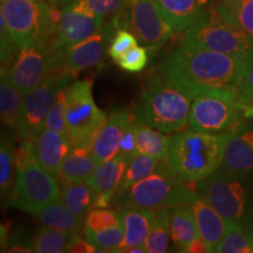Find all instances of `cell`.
Here are the masks:
<instances>
[{"label": "cell", "instance_id": "6da1fadb", "mask_svg": "<svg viewBox=\"0 0 253 253\" xmlns=\"http://www.w3.org/2000/svg\"><path fill=\"white\" fill-rule=\"evenodd\" d=\"M253 65V53L229 54L183 42L158 67V73L192 94L225 91L237 95Z\"/></svg>", "mask_w": 253, "mask_h": 253}, {"label": "cell", "instance_id": "7a4b0ae2", "mask_svg": "<svg viewBox=\"0 0 253 253\" xmlns=\"http://www.w3.org/2000/svg\"><path fill=\"white\" fill-rule=\"evenodd\" d=\"M229 136L230 131L214 134L194 129L176 132L168 163L183 181L196 184L220 169Z\"/></svg>", "mask_w": 253, "mask_h": 253}, {"label": "cell", "instance_id": "3957f363", "mask_svg": "<svg viewBox=\"0 0 253 253\" xmlns=\"http://www.w3.org/2000/svg\"><path fill=\"white\" fill-rule=\"evenodd\" d=\"M195 95L185 88L155 75L145 84L140 100L135 106L138 121L158 130L176 132L189 123V113Z\"/></svg>", "mask_w": 253, "mask_h": 253}, {"label": "cell", "instance_id": "277c9868", "mask_svg": "<svg viewBox=\"0 0 253 253\" xmlns=\"http://www.w3.org/2000/svg\"><path fill=\"white\" fill-rule=\"evenodd\" d=\"M192 189L162 161L153 173L125 191L114 195L112 204L116 207H135L156 211L185 203Z\"/></svg>", "mask_w": 253, "mask_h": 253}, {"label": "cell", "instance_id": "5b68a950", "mask_svg": "<svg viewBox=\"0 0 253 253\" xmlns=\"http://www.w3.org/2000/svg\"><path fill=\"white\" fill-rule=\"evenodd\" d=\"M251 179L218 169L195 185L196 191L203 196L227 221L248 229L253 216Z\"/></svg>", "mask_w": 253, "mask_h": 253}, {"label": "cell", "instance_id": "8992f818", "mask_svg": "<svg viewBox=\"0 0 253 253\" xmlns=\"http://www.w3.org/2000/svg\"><path fill=\"white\" fill-rule=\"evenodd\" d=\"M1 17L19 48L50 40L61 18L62 8L42 0H0Z\"/></svg>", "mask_w": 253, "mask_h": 253}, {"label": "cell", "instance_id": "52a82bcc", "mask_svg": "<svg viewBox=\"0 0 253 253\" xmlns=\"http://www.w3.org/2000/svg\"><path fill=\"white\" fill-rule=\"evenodd\" d=\"M183 42L229 54L253 53L252 38L227 21L214 5L186 28Z\"/></svg>", "mask_w": 253, "mask_h": 253}, {"label": "cell", "instance_id": "ba28073f", "mask_svg": "<svg viewBox=\"0 0 253 253\" xmlns=\"http://www.w3.org/2000/svg\"><path fill=\"white\" fill-rule=\"evenodd\" d=\"M107 115L93 99V81L78 80L67 87V131L73 148L90 147Z\"/></svg>", "mask_w": 253, "mask_h": 253}, {"label": "cell", "instance_id": "9c48e42d", "mask_svg": "<svg viewBox=\"0 0 253 253\" xmlns=\"http://www.w3.org/2000/svg\"><path fill=\"white\" fill-rule=\"evenodd\" d=\"M243 107L237 95L225 91H203L196 95L189 113V126L194 130L225 132L242 123Z\"/></svg>", "mask_w": 253, "mask_h": 253}, {"label": "cell", "instance_id": "30bf717a", "mask_svg": "<svg viewBox=\"0 0 253 253\" xmlns=\"http://www.w3.org/2000/svg\"><path fill=\"white\" fill-rule=\"evenodd\" d=\"M115 21L119 28L130 31L148 50L161 48L175 32L163 17L157 0H128Z\"/></svg>", "mask_w": 253, "mask_h": 253}, {"label": "cell", "instance_id": "8fae6325", "mask_svg": "<svg viewBox=\"0 0 253 253\" xmlns=\"http://www.w3.org/2000/svg\"><path fill=\"white\" fill-rule=\"evenodd\" d=\"M59 199L60 190L56 178L36 161L18 170L7 202L9 207L39 214L43 208Z\"/></svg>", "mask_w": 253, "mask_h": 253}, {"label": "cell", "instance_id": "7c38bea8", "mask_svg": "<svg viewBox=\"0 0 253 253\" xmlns=\"http://www.w3.org/2000/svg\"><path fill=\"white\" fill-rule=\"evenodd\" d=\"M72 78L67 73L55 71L42 84L24 95L20 115L15 126L20 140L33 141L42 130L56 94L60 88L68 86Z\"/></svg>", "mask_w": 253, "mask_h": 253}, {"label": "cell", "instance_id": "4fadbf2b", "mask_svg": "<svg viewBox=\"0 0 253 253\" xmlns=\"http://www.w3.org/2000/svg\"><path fill=\"white\" fill-rule=\"evenodd\" d=\"M6 68L11 81L23 95L42 84L53 72L59 71L49 40L20 47L14 62Z\"/></svg>", "mask_w": 253, "mask_h": 253}, {"label": "cell", "instance_id": "5bb4252c", "mask_svg": "<svg viewBox=\"0 0 253 253\" xmlns=\"http://www.w3.org/2000/svg\"><path fill=\"white\" fill-rule=\"evenodd\" d=\"M118 30L120 28L114 19L108 25H103L97 33L68 46L59 55V71L75 77L78 73L99 65L108 52L109 42Z\"/></svg>", "mask_w": 253, "mask_h": 253}, {"label": "cell", "instance_id": "9a60e30c", "mask_svg": "<svg viewBox=\"0 0 253 253\" xmlns=\"http://www.w3.org/2000/svg\"><path fill=\"white\" fill-rule=\"evenodd\" d=\"M103 18L75 11L69 6L63 7L58 26L49 40L56 62L63 49L97 33L103 27Z\"/></svg>", "mask_w": 253, "mask_h": 253}, {"label": "cell", "instance_id": "2e32d148", "mask_svg": "<svg viewBox=\"0 0 253 253\" xmlns=\"http://www.w3.org/2000/svg\"><path fill=\"white\" fill-rule=\"evenodd\" d=\"M220 170L253 178V126L240 123L230 130Z\"/></svg>", "mask_w": 253, "mask_h": 253}, {"label": "cell", "instance_id": "e0dca14e", "mask_svg": "<svg viewBox=\"0 0 253 253\" xmlns=\"http://www.w3.org/2000/svg\"><path fill=\"white\" fill-rule=\"evenodd\" d=\"M185 203L195 214L199 236L207 242L210 252H216L218 243L236 224L227 221L203 196L194 190L190 191Z\"/></svg>", "mask_w": 253, "mask_h": 253}, {"label": "cell", "instance_id": "ac0fdd59", "mask_svg": "<svg viewBox=\"0 0 253 253\" xmlns=\"http://www.w3.org/2000/svg\"><path fill=\"white\" fill-rule=\"evenodd\" d=\"M38 162L55 178L60 176L63 161L73 147L67 135L43 128L33 140Z\"/></svg>", "mask_w": 253, "mask_h": 253}, {"label": "cell", "instance_id": "d6986e66", "mask_svg": "<svg viewBox=\"0 0 253 253\" xmlns=\"http://www.w3.org/2000/svg\"><path fill=\"white\" fill-rule=\"evenodd\" d=\"M132 115L126 109H116L110 114L91 144V154L97 164L118 156L120 142Z\"/></svg>", "mask_w": 253, "mask_h": 253}, {"label": "cell", "instance_id": "ffe728a7", "mask_svg": "<svg viewBox=\"0 0 253 253\" xmlns=\"http://www.w3.org/2000/svg\"><path fill=\"white\" fill-rule=\"evenodd\" d=\"M214 1L216 0H157V4L163 17L175 31H183L212 7Z\"/></svg>", "mask_w": 253, "mask_h": 253}, {"label": "cell", "instance_id": "44dd1931", "mask_svg": "<svg viewBox=\"0 0 253 253\" xmlns=\"http://www.w3.org/2000/svg\"><path fill=\"white\" fill-rule=\"evenodd\" d=\"M125 227V237L115 252H125L132 246L143 245L153 223L155 211L135 207L120 208Z\"/></svg>", "mask_w": 253, "mask_h": 253}, {"label": "cell", "instance_id": "7402d4cb", "mask_svg": "<svg viewBox=\"0 0 253 253\" xmlns=\"http://www.w3.org/2000/svg\"><path fill=\"white\" fill-rule=\"evenodd\" d=\"M128 164L129 161L118 155L112 160L97 164L96 169L86 182L99 194L115 195Z\"/></svg>", "mask_w": 253, "mask_h": 253}, {"label": "cell", "instance_id": "603a6c76", "mask_svg": "<svg viewBox=\"0 0 253 253\" xmlns=\"http://www.w3.org/2000/svg\"><path fill=\"white\" fill-rule=\"evenodd\" d=\"M199 236L197 223L191 208L186 203L171 208L170 237L177 251L184 252L190 243Z\"/></svg>", "mask_w": 253, "mask_h": 253}, {"label": "cell", "instance_id": "cb8c5ba5", "mask_svg": "<svg viewBox=\"0 0 253 253\" xmlns=\"http://www.w3.org/2000/svg\"><path fill=\"white\" fill-rule=\"evenodd\" d=\"M96 167L90 147H75L63 161L59 177L62 182H86Z\"/></svg>", "mask_w": 253, "mask_h": 253}, {"label": "cell", "instance_id": "d4e9b609", "mask_svg": "<svg viewBox=\"0 0 253 253\" xmlns=\"http://www.w3.org/2000/svg\"><path fill=\"white\" fill-rule=\"evenodd\" d=\"M171 136L137 120L136 122V147L137 154L148 155L156 160L166 161L169 157Z\"/></svg>", "mask_w": 253, "mask_h": 253}, {"label": "cell", "instance_id": "484cf974", "mask_svg": "<svg viewBox=\"0 0 253 253\" xmlns=\"http://www.w3.org/2000/svg\"><path fill=\"white\" fill-rule=\"evenodd\" d=\"M24 95L14 86L8 75L7 68L1 66V77H0V114L1 122L9 128L17 126L21 106H23Z\"/></svg>", "mask_w": 253, "mask_h": 253}, {"label": "cell", "instance_id": "4316f807", "mask_svg": "<svg viewBox=\"0 0 253 253\" xmlns=\"http://www.w3.org/2000/svg\"><path fill=\"white\" fill-rule=\"evenodd\" d=\"M95 196L96 191L87 182L62 183L61 202L69 211L82 219L93 209Z\"/></svg>", "mask_w": 253, "mask_h": 253}, {"label": "cell", "instance_id": "83f0119b", "mask_svg": "<svg viewBox=\"0 0 253 253\" xmlns=\"http://www.w3.org/2000/svg\"><path fill=\"white\" fill-rule=\"evenodd\" d=\"M40 221L43 225L50 229H54L58 231L67 233H79L81 230L82 223L84 219L75 216L72 211H69L65 204L53 202L43 208L39 213Z\"/></svg>", "mask_w": 253, "mask_h": 253}, {"label": "cell", "instance_id": "f1b7e54d", "mask_svg": "<svg viewBox=\"0 0 253 253\" xmlns=\"http://www.w3.org/2000/svg\"><path fill=\"white\" fill-rule=\"evenodd\" d=\"M217 11L253 39V0H216Z\"/></svg>", "mask_w": 253, "mask_h": 253}, {"label": "cell", "instance_id": "f546056e", "mask_svg": "<svg viewBox=\"0 0 253 253\" xmlns=\"http://www.w3.org/2000/svg\"><path fill=\"white\" fill-rule=\"evenodd\" d=\"M170 216H171V208H164L155 211L149 235L144 242L147 252L163 253L168 251L169 239L171 238Z\"/></svg>", "mask_w": 253, "mask_h": 253}, {"label": "cell", "instance_id": "4dcf8cb0", "mask_svg": "<svg viewBox=\"0 0 253 253\" xmlns=\"http://www.w3.org/2000/svg\"><path fill=\"white\" fill-rule=\"evenodd\" d=\"M161 162L162 161L148 156V155H136L130 162H129L128 167H126L125 176H123L121 184H120L116 192L125 191V190L136 184V183L142 181L147 176H149L150 173H153L160 167Z\"/></svg>", "mask_w": 253, "mask_h": 253}, {"label": "cell", "instance_id": "1f68e13d", "mask_svg": "<svg viewBox=\"0 0 253 253\" xmlns=\"http://www.w3.org/2000/svg\"><path fill=\"white\" fill-rule=\"evenodd\" d=\"M71 233L62 232L50 227H41L32 240L33 252L38 253H61L66 252Z\"/></svg>", "mask_w": 253, "mask_h": 253}, {"label": "cell", "instance_id": "d6a6232c", "mask_svg": "<svg viewBox=\"0 0 253 253\" xmlns=\"http://www.w3.org/2000/svg\"><path fill=\"white\" fill-rule=\"evenodd\" d=\"M14 148L13 140L2 135L0 144V189L2 196H9V191L13 189L14 173H17Z\"/></svg>", "mask_w": 253, "mask_h": 253}, {"label": "cell", "instance_id": "836d02e7", "mask_svg": "<svg viewBox=\"0 0 253 253\" xmlns=\"http://www.w3.org/2000/svg\"><path fill=\"white\" fill-rule=\"evenodd\" d=\"M218 253H252L253 232L238 225L232 226L227 231L223 239L218 243Z\"/></svg>", "mask_w": 253, "mask_h": 253}, {"label": "cell", "instance_id": "e575fe53", "mask_svg": "<svg viewBox=\"0 0 253 253\" xmlns=\"http://www.w3.org/2000/svg\"><path fill=\"white\" fill-rule=\"evenodd\" d=\"M116 226H123L121 212L110 210V209H91L89 212L86 214V217H84V231L96 232V231Z\"/></svg>", "mask_w": 253, "mask_h": 253}, {"label": "cell", "instance_id": "d590c367", "mask_svg": "<svg viewBox=\"0 0 253 253\" xmlns=\"http://www.w3.org/2000/svg\"><path fill=\"white\" fill-rule=\"evenodd\" d=\"M69 86V84H68ZM63 86L59 89L56 97L53 103L52 108L49 109L48 115H47L43 128L52 129L63 135L68 136L67 131V120H66V114H67V87Z\"/></svg>", "mask_w": 253, "mask_h": 253}, {"label": "cell", "instance_id": "8d00e7d4", "mask_svg": "<svg viewBox=\"0 0 253 253\" xmlns=\"http://www.w3.org/2000/svg\"><path fill=\"white\" fill-rule=\"evenodd\" d=\"M128 0H74L68 6L73 9L93 15H104L119 13L125 7Z\"/></svg>", "mask_w": 253, "mask_h": 253}, {"label": "cell", "instance_id": "74e56055", "mask_svg": "<svg viewBox=\"0 0 253 253\" xmlns=\"http://www.w3.org/2000/svg\"><path fill=\"white\" fill-rule=\"evenodd\" d=\"M84 237L91 244L107 252H115L116 249L121 245L123 237H125V227L116 226L96 231V232H91V231H84Z\"/></svg>", "mask_w": 253, "mask_h": 253}, {"label": "cell", "instance_id": "f35d334b", "mask_svg": "<svg viewBox=\"0 0 253 253\" xmlns=\"http://www.w3.org/2000/svg\"><path fill=\"white\" fill-rule=\"evenodd\" d=\"M148 49L144 46L136 45L126 50L125 54L116 60L120 68L128 73L142 72L148 65Z\"/></svg>", "mask_w": 253, "mask_h": 253}, {"label": "cell", "instance_id": "ab89813d", "mask_svg": "<svg viewBox=\"0 0 253 253\" xmlns=\"http://www.w3.org/2000/svg\"><path fill=\"white\" fill-rule=\"evenodd\" d=\"M138 45V40L130 31L126 28H120L113 37L108 48V54L112 59L118 60L120 56L125 54L126 50Z\"/></svg>", "mask_w": 253, "mask_h": 253}, {"label": "cell", "instance_id": "60d3db41", "mask_svg": "<svg viewBox=\"0 0 253 253\" xmlns=\"http://www.w3.org/2000/svg\"><path fill=\"white\" fill-rule=\"evenodd\" d=\"M136 122L137 119L136 116H132L130 121L126 125L125 131L120 142V156L126 158V161H130L137 155V147H136Z\"/></svg>", "mask_w": 253, "mask_h": 253}, {"label": "cell", "instance_id": "b9f144b4", "mask_svg": "<svg viewBox=\"0 0 253 253\" xmlns=\"http://www.w3.org/2000/svg\"><path fill=\"white\" fill-rule=\"evenodd\" d=\"M14 160L17 171L38 161L33 141L21 140L20 144L14 148Z\"/></svg>", "mask_w": 253, "mask_h": 253}, {"label": "cell", "instance_id": "7bdbcfd3", "mask_svg": "<svg viewBox=\"0 0 253 253\" xmlns=\"http://www.w3.org/2000/svg\"><path fill=\"white\" fill-rule=\"evenodd\" d=\"M66 252L72 253H95V252H107L102 249H99L97 246L88 240L87 238L84 239L79 233H72L71 238L68 240Z\"/></svg>", "mask_w": 253, "mask_h": 253}, {"label": "cell", "instance_id": "ee69618b", "mask_svg": "<svg viewBox=\"0 0 253 253\" xmlns=\"http://www.w3.org/2000/svg\"><path fill=\"white\" fill-rule=\"evenodd\" d=\"M237 100L242 107L253 104V65L246 73L237 91Z\"/></svg>", "mask_w": 253, "mask_h": 253}, {"label": "cell", "instance_id": "f6af8a7d", "mask_svg": "<svg viewBox=\"0 0 253 253\" xmlns=\"http://www.w3.org/2000/svg\"><path fill=\"white\" fill-rule=\"evenodd\" d=\"M184 252L185 253H207V252H210V249H209L207 242H205L201 236H198L196 237L191 243H190Z\"/></svg>", "mask_w": 253, "mask_h": 253}, {"label": "cell", "instance_id": "bcb514c9", "mask_svg": "<svg viewBox=\"0 0 253 253\" xmlns=\"http://www.w3.org/2000/svg\"><path fill=\"white\" fill-rule=\"evenodd\" d=\"M47 2H49L50 5L53 6H56V7H60V8H63L66 7V6H68L71 2L74 1V0H46Z\"/></svg>", "mask_w": 253, "mask_h": 253}, {"label": "cell", "instance_id": "7dc6e473", "mask_svg": "<svg viewBox=\"0 0 253 253\" xmlns=\"http://www.w3.org/2000/svg\"><path fill=\"white\" fill-rule=\"evenodd\" d=\"M125 252L126 253H144L147 252V249H145V245H137V246H132V248L126 249Z\"/></svg>", "mask_w": 253, "mask_h": 253}, {"label": "cell", "instance_id": "c3c4849f", "mask_svg": "<svg viewBox=\"0 0 253 253\" xmlns=\"http://www.w3.org/2000/svg\"><path fill=\"white\" fill-rule=\"evenodd\" d=\"M243 113H244V118L253 120V104L243 107Z\"/></svg>", "mask_w": 253, "mask_h": 253}, {"label": "cell", "instance_id": "681fc988", "mask_svg": "<svg viewBox=\"0 0 253 253\" xmlns=\"http://www.w3.org/2000/svg\"><path fill=\"white\" fill-rule=\"evenodd\" d=\"M248 230L252 231V232H253V216H252V218H251V220H250V224H249V226H248Z\"/></svg>", "mask_w": 253, "mask_h": 253}]
</instances>
